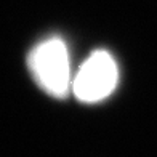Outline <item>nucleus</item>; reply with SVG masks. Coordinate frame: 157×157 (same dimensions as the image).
<instances>
[{
	"instance_id": "1",
	"label": "nucleus",
	"mask_w": 157,
	"mask_h": 157,
	"mask_svg": "<svg viewBox=\"0 0 157 157\" xmlns=\"http://www.w3.org/2000/svg\"><path fill=\"white\" fill-rule=\"evenodd\" d=\"M29 69L50 96L63 98L67 95L71 82L69 53L66 44L59 37H50L35 47L29 55Z\"/></svg>"
},
{
	"instance_id": "2",
	"label": "nucleus",
	"mask_w": 157,
	"mask_h": 157,
	"mask_svg": "<svg viewBox=\"0 0 157 157\" xmlns=\"http://www.w3.org/2000/svg\"><path fill=\"white\" fill-rule=\"evenodd\" d=\"M119 69L106 50L93 52L80 66L72 80V91L82 103H99L117 87Z\"/></svg>"
}]
</instances>
